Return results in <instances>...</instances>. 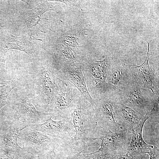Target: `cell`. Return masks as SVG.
Listing matches in <instances>:
<instances>
[{
  "instance_id": "obj_24",
  "label": "cell",
  "mask_w": 159,
  "mask_h": 159,
  "mask_svg": "<svg viewBox=\"0 0 159 159\" xmlns=\"http://www.w3.org/2000/svg\"><path fill=\"white\" fill-rule=\"evenodd\" d=\"M54 159V158L53 157V158H50V159Z\"/></svg>"
},
{
  "instance_id": "obj_3",
  "label": "cell",
  "mask_w": 159,
  "mask_h": 159,
  "mask_svg": "<svg viewBox=\"0 0 159 159\" xmlns=\"http://www.w3.org/2000/svg\"><path fill=\"white\" fill-rule=\"evenodd\" d=\"M121 102L142 115L150 116L158 98L135 78L118 94Z\"/></svg>"
},
{
  "instance_id": "obj_10",
  "label": "cell",
  "mask_w": 159,
  "mask_h": 159,
  "mask_svg": "<svg viewBox=\"0 0 159 159\" xmlns=\"http://www.w3.org/2000/svg\"><path fill=\"white\" fill-rule=\"evenodd\" d=\"M134 79L126 64H117L111 65L108 63L106 78L108 86L105 92L118 95Z\"/></svg>"
},
{
  "instance_id": "obj_15",
  "label": "cell",
  "mask_w": 159,
  "mask_h": 159,
  "mask_svg": "<svg viewBox=\"0 0 159 159\" xmlns=\"http://www.w3.org/2000/svg\"><path fill=\"white\" fill-rule=\"evenodd\" d=\"M149 118L144 119L137 127L131 131L132 136L130 145L126 154L132 158L142 153L149 151L153 146L146 143L142 136V130L144 124Z\"/></svg>"
},
{
  "instance_id": "obj_8",
  "label": "cell",
  "mask_w": 159,
  "mask_h": 159,
  "mask_svg": "<svg viewBox=\"0 0 159 159\" xmlns=\"http://www.w3.org/2000/svg\"><path fill=\"white\" fill-rule=\"evenodd\" d=\"M58 89L54 107L52 113L53 117L62 119L70 117L76 106L81 94L70 82L58 77Z\"/></svg>"
},
{
  "instance_id": "obj_9",
  "label": "cell",
  "mask_w": 159,
  "mask_h": 159,
  "mask_svg": "<svg viewBox=\"0 0 159 159\" xmlns=\"http://www.w3.org/2000/svg\"><path fill=\"white\" fill-rule=\"evenodd\" d=\"M31 125L20 120L14 111L9 116L2 117L0 120V147L21 148L17 143L19 134Z\"/></svg>"
},
{
  "instance_id": "obj_18",
  "label": "cell",
  "mask_w": 159,
  "mask_h": 159,
  "mask_svg": "<svg viewBox=\"0 0 159 159\" xmlns=\"http://www.w3.org/2000/svg\"><path fill=\"white\" fill-rule=\"evenodd\" d=\"M6 39V44L4 49V53L9 50L14 49L24 51L29 55L32 54L30 42L27 40L12 35L9 36Z\"/></svg>"
},
{
  "instance_id": "obj_20",
  "label": "cell",
  "mask_w": 159,
  "mask_h": 159,
  "mask_svg": "<svg viewBox=\"0 0 159 159\" xmlns=\"http://www.w3.org/2000/svg\"><path fill=\"white\" fill-rule=\"evenodd\" d=\"M83 155V159H110V158L99 149L93 153L84 154Z\"/></svg>"
},
{
  "instance_id": "obj_6",
  "label": "cell",
  "mask_w": 159,
  "mask_h": 159,
  "mask_svg": "<svg viewBox=\"0 0 159 159\" xmlns=\"http://www.w3.org/2000/svg\"><path fill=\"white\" fill-rule=\"evenodd\" d=\"M132 136L130 131L122 129L119 132H113L104 129L97 124L92 138L101 140L99 150L110 157L116 154H126Z\"/></svg>"
},
{
  "instance_id": "obj_25",
  "label": "cell",
  "mask_w": 159,
  "mask_h": 159,
  "mask_svg": "<svg viewBox=\"0 0 159 159\" xmlns=\"http://www.w3.org/2000/svg\"></svg>"
},
{
  "instance_id": "obj_11",
  "label": "cell",
  "mask_w": 159,
  "mask_h": 159,
  "mask_svg": "<svg viewBox=\"0 0 159 159\" xmlns=\"http://www.w3.org/2000/svg\"><path fill=\"white\" fill-rule=\"evenodd\" d=\"M11 105L19 119L29 125L42 124L50 117H53L51 114L37 110L31 100L27 97L15 100Z\"/></svg>"
},
{
  "instance_id": "obj_7",
  "label": "cell",
  "mask_w": 159,
  "mask_h": 159,
  "mask_svg": "<svg viewBox=\"0 0 159 159\" xmlns=\"http://www.w3.org/2000/svg\"><path fill=\"white\" fill-rule=\"evenodd\" d=\"M120 100L118 95L105 92L100 99H95L93 107L97 125L115 132H119L123 129L116 119V106Z\"/></svg>"
},
{
  "instance_id": "obj_2",
  "label": "cell",
  "mask_w": 159,
  "mask_h": 159,
  "mask_svg": "<svg viewBox=\"0 0 159 159\" xmlns=\"http://www.w3.org/2000/svg\"><path fill=\"white\" fill-rule=\"evenodd\" d=\"M70 117L75 132L72 140L89 147L99 145L97 140L92 138L94 130L97 124L94 107L82 95Z\"/></svg>"
},
{
  "instance_id": "obj_1",
  "label": "cell",
  "mask_w": 159,
  "mask_h": 159,
  "mask_svg": "<svg viewBox=\"0 0 159 159\" xmlns=\"http://www.w3.org/2000/svg\"><path fill=\"white\" fill-rule=\"evenodd\" d=\"M18 138L23 143V148L36 157L43 156L54 151L72 139L68 134L43 129L36 124L22 130Z\"/></svg>"
},
{
  "instance_id": "obj_12",
  "label": "cell",
  "mask_w": 159,
  "mask_h": 159,
  "mask_svg": "<svg viewBox=\"0 0 159 159\" xmlns=\"http://www.w3.org/2000/svg\"><path fill=\"white\" fill-rule=\"evenodd\" d=\"M57 75L59 79L68 81L81 92L82 95L93 107L95 99L87 89L80 65L78 64L56 65Z\"/></svg>"
},
{
  "instance_id": "obj_22",
  "label": "cell",
  "mask_w": 159,
  "mask_h": 159,
  "mask_svg": "<svg viewBox=\"0 0 159 159\" xmlns=\"http://www.w3.org/2000/svg\"><path fill=\"white\" fill-rule=\"evenodd\" d=\"M146 153L150 156V159H159V150L156 146H153L149 151Z\"/></svg>"
},
{
  "instance_id": "obj_19",
  "label": "cell",
  "mask_w": 159,
  "mask_h": 159,
  "mask_svg": "<svg viewBox=\"0 0 159 159\" xmlns=\"http://www.w3.org/2000/svg\"><path fill=\"white\" fill-rule=\"evenodd\" d=\"M26 153L22 148L0 147V159H27L25 155Z\"/></svg>"
},
{
  "instance_id": "obj_21",
  "label": "cell",
  "mask_w": 159,
  "mask_h": 159,
  "mask_svg": "<svg viewBox=\"0 0 159 159\" xmlns=\"http://www.w3.org/2000/svg\"><path fill=\"white\" fill-rule=\"evenodd\" d=\"M15 86V85L14 84L8 85L0 95V109L7 104L6 101L7 98L11 91Z\"/></svg>"
},
{
  "instance_id": "obj_23",
  "label": "cell",
  "mask_w": 159,
  "mask_h": 159,
  "mask_svg": "<svg viewBox=\"0 0 159 159\" xmlns=\"http://www.w3.org/2000/svg\"><path fill=\"white\" fill-rule=\"evenodd\" d=\"M110 159H132V158L127 154H116L110 158Z\"/></svg>"
},
{
  "instance_id": "obj_16",
  "label": "cell",
  "mask_w": 159,
  "mask_h": 159,
  "mask_svg": "<svg viewBox=\"0 0 159 159\" xmlns=\"http://www.w3.org/2000/svg\"><path fill=\"white\" fill-rule=\"evenodd\" d=\"M85 151L74 142L70 141L60 146L54 152V159H83Z\"/></svg>"
},
{
  "instance_id": "obj_14",
  "label": "cell",
  "mask_w": 159,
  "mask_h": 159,
  "mask_svg": "<svg viewBox=\"0 0 159 159\" xmlns=\"http://www.w3.org/2000/svg\"><path fill=\"white\" fill-rule=\"evenodd\" d=\"M116 110L117 123L123 129L131 132L144 119L150 116L142 115L123 104L120 99L117 104Z\"/></svg>"
},
{
  "instance_id": "obj_17",
  "label": "cell",
  "mask_w": 159,
  "mask_h": 159,
  "mask_svg": "<svg viewBox=\"0 0 159 159\" xmlns=\"http://www.w3.org/2000/svg\"><path fill=\"white\" fill-rule=\"evenodd\" d=\"M50 117L43 123L36 124L40 127L48 130L64 133L69 134L72 138L75 136L74 132L70 117L62 119V120L56 121Z\"/></svg>"
},
{
  "instance_id": "obj_4",
  "label": "cell",
  "mask_w": 159,
  "mask_h": 159,
  "mask_svg": "<svg viewBox=\"0 0 159 159\" xmlns=\"http://www.w3.org/2000/svg\"><path fill=\"white\" fill-rule=\"evenodd\" d=\"M108 63L106 57L100 61L87 58L80 64L87 89L95 100L100 99L107 89L106 78Z\"/></svg>"
},
{
  "instance_id": "obj_5",
  "label": "cell",
  "mask_w": 159,
  "mask_h": 159,
  "mask_svg": "<svg viewBox=\"0 0 159 159\" xmlns=\"http://www.w3.org/2000/svg\"><path fill=\"white\" fill-rule=\"evenodd\" d=\"M56 68H52L49 65L42 66L37 76V85L39 94L38 104L41 110L51 114L55 101L58 89Z\"/></svg>"
},
{
  "instance_id": "obj_13",
  "label": "cell",
  "mask_w": 159,
  "mask_h": 159,
  "mask_svg": "<svg viewBox=\"0 0 159 159\" xmlns=\"http://www.w3.org/2000/svg\"><path fill=\"white\" fill-rule=\"evenodd\" d=\"M148 43V50L144 62L139 66L135 64H126L130 69L134 78L145 88L149 90L159 98V87L155 77V72L148 63L150 54L149 43Z\"/></svg>"
}]
</instances>
